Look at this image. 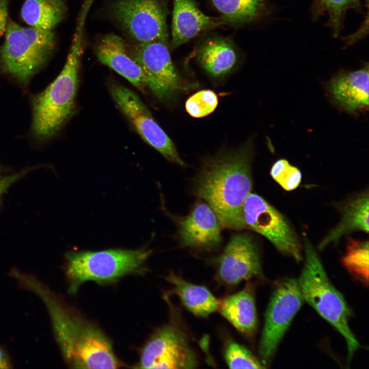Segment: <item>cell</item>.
<instances>
[{
    "mask_svg": "<svg viewBox=\"0 0 369 369\" xmlns=\"http://www.w3.org/2000/svg\"><path fill=\"white\" fill-rule=\"evenodd\" d=\"M13 367L10 356L5 348L0 346V368Z\"/></svg>",
    "mask_w": 369,
    "mask_h": 369,
    "instance_id": "cell-31",
    "label": "cell"
},
{
    "mask_svg": "<svg viewBox=\"0 0 369 369\" xmlns=\"http://www.w3.org/2000/svg\"><path fill=\"white\" fill-rule=\"evenodd\" d=\"M109 13L130 42L167 41L166 12L160 0H116Z\"/></svg>",
    "mask_w": 369,
    "mask_h": 369,
    "instance_id": "cell-10",
    "label": "cell"
},
{
    "mask_svg": "<svg viewBox=\"0 0 369 369\" xmlns=\"http://www.w3.org/2000/svg\"><path fill=\"white\" fill-rule=\"evenodd\" d=\"M20 288L43 301L54 337L66 364L73 368H116L120 363L110 339L62 297L35 276L15 270L12 274Z\"/></svg>",
    "mask_w": 369,
    "mask_h": 369,
    "instance_id": "cell-1",
    "label": "cell"
},
{
    "mask_svg": "<svg viewBox=\"0 0 369 369\" xmlns=\"http://www.w3.org/2000/svg\"><path fill=\"white\" fill-rule=\"evenodd\" d=\"M31 170L27 169L10 175L0 176V202L1 197L5 191L13 183L24 177Z\"/></svg>",
    "mask_w": 369,
    "mask_h": 369,
    "instance_id": "cell-29",
    "label": "cell"
},
{
    "mask_svg": "<svg viewBox=\"0 0 369 369\" xmlns=\"http://www.w3.org/2000/svg\"><path fill=\"white\" fill-rule=\"evenodd\" d=\"M270 174L274 180L286 191L296 189L301 181L300 171L284 159H278L273 164Z\"/></svg>",
    "mask_w": 369,
    "mask_h": 369,
    "instance_id": "cell-28",
    "label": "cell"
},
{
    "mask_svg": "<svg viewBox=\"0 0 369 369\" xmlns=\"http://www.w3.org/2000/svg\"><path fill=\"white\" fill-rule=\"evenodd\" d=\"M165 278L172 288L164 294L177 296L194 315L205 318L218 310L219 300L206 286L188 282L172 272Z\"/></svg>",
    "mask_w": 369,
    "mask_h": 369,
    "instance_id": "cell-19",
    "label": "cell"
},
{
    "mask_svg": "<svg viewBox=\"0 0 369 369\" xmlns=\"http://www.w3.org/2000/svg\"><path fill=\"white\" fill-rule=\"evenodd\" d=\"M242 213L245 229L263 236L279 252L297 262L302 260V247L295 231L263 198L251 193L244 201Z\"/></svg>",
    "mask_w": 369,
    "mask_h": 369,
    "instance_id": "cell-9",
    "label": "cell"
},
{
    "mask_svg": "<svg viewBox=\"0 0 369 369\" xmlns=\"http://www.w3.org/2000/svg\"><path fill=\"white\" fill-rule=\"evenodd\" d=\"M368 66L353 71L340 72L329 82L327 90L333 101L351 113L368 106Z\"/></svg>",
    "mask_w": 369,
    "mask_h": 369,
    "instance_id": "cell-16",
    "label": "cell"
},
{
    "mask_svg": "<svg viewBox=\"0 0 369 369\" xmlns=\"http://www.w3.org/2000/svg\"><path fill=\"white\" fill-rule=\"evenodd\" d=\"M152 251L110 249L99 251H72L66 255L65 273L68 292L76 294L85 282L114 283L130 275H144L145 263Z\"/></svg>",
    "mask_w": 369,
    "mask_h": 369,
    "instance_id": "cell-5",
    "label": "cell"
},
{
    "mask_svg": "<svg viewBox=\"0 0 369 369\" xmlns=\"http://www.w3.org/2000/svg\"><path fill=\"white\" fill-rule=\"evenodd\" d=\"M351 9L361 12V0H314L311 13L314 20L327 14V25L333 36L337 37L342 30L345 14Z\"/></svg>",
    "mask_w": 369,
    "mask_h": 369,
    "instance_id": "cell-23",
    "label": "cell"
},
{
    "mask_svg": "<svg viewBox=\"0 0 369 369\" xmlns=\"http://www.w3.org/2000/svg\"><path fill=\"white\" fill-rule=\"evenodd\" d=\"M66 12L63 0H25L21 16L30 27L52 30L62 21Z\"/></svg>",
    "mask_w": 369,
    "mask_h": 369,
    "instance_id": "cell-22",
    "label": "cell"
},
{
    "mask_svg": "<svg viewBox=\"0 0 369 369\" xmlns=\"http://www.w3.org/2000/svg\"><path fill=\"white\" fill-rule=\"evenodd\" d=\"M217 279L233 286L254 278H262L258 249L253 238L246 233L233 235L222 253L212 259Z\"/></svg>",
    "mask_w": 369,
    "mask_h": 369,
    "instance_id": "cell-13",
    "label": "cell"
},
{
    "mask_svg": "<svg viewBox=\"0 0 369 369\" xmlns=\"http://www.w3.org/2000/svg\"><path fill=\"white\" fill-rule=\"evenodd\" d=\"M218 310L239 332L253 336L257 324L253 284L247 283L239 292L219 300Z\"/></svg>",
    "mask_w": 369,
    "mask_h": 369,
    "instance_id": "cell-18",
    "label": "cell"
},
{
    "mask_svg": "<svg viewBox=\"0 0 369 369\" xmlns=\"http://www.w3.org/2000/svg\"><path fill=\"white\" fill-rule=\"evenodd\" d=\"M109 90L116 104L142 139L168 161L184 166L185 163L180 157L173 142L155 121L138 95L115 83L111 84Z\"/></svg>",
    "mask_w": 369,
    "mask_h": 369,
    "instance_id": "cell-12",
    "label": "cell"
},
{
    "mask_svg": "<svg viewBox=\"0 0 369 369\" xmlns=\"http://www.w3.org/2000/svg\"><path fill=\"white\" fill-rule=\"evenodd\" d=\"M252 150L244 147L206 161L194 183L196 195L206 201L222 227L245 229L242 208L252 188Z\"/></svg>",
    "mask_w": 369,
    "mask_h": 369,
    "instance_id": "cell-2",
    "label": "cell"
},
{
    "mask_svg": "<svg viewBox=\"0 0 369 369\" xmlns=\"http://www.w3.org/2000/svg\"><path fill=\"white\" fill-rule=\"evenodd\" d=\"M98 60L120 75L145 93L147 87L144 72L129 53L127 43L119 36L110 33L104 36L95 48Z\"/></svg>",
    "mask_w": 369,
    "mask_h": 369,
    "instance_id": "cell-15",
    "label": "cell"
},
{
    "mask_svg": "<svg viewBox=\"0 0 369 369\" xmlns=\"http://www.w3.org/2000/svg\"><path fill=\"white\" fill-rule=\"evenodd\" d=\"M224 357L230 368H265L246 347L232 340L225 343Z\"/></svg>",
    "mask_w": 369,
    "mask_h": 369,
    "instance_id": "cell-26",
    "label": "cell"
},
{
    "mask_svg": "<svg viewBox=\"0 0 369 369\" xmlns=\"http://www.w3.org/2000/svg\"><path fill=\"white\" fill-rule=\"evenodd\" d=\"M228 24L242 25L256 18L262 12L264 0H211Z\"/></svg>",
    "mask_w": 369,
    "mask_h": 369,
    "instance_id": "cell-24",
    "label": "cell"
},
{
    "mask_svg": "<svg viewBox=\"0 0 369 369\" xmlns=\"http://www.w3.org/2000/svg\"><path fill=\"white\" fill-rule=\"evenodd\" d=\"M303 243L305 261L297 280L304 301L343 337L348 364L360 346L349 326L352 312L342 294L331 283L316 251L306 236L303 237Z\"/></svg>",
    "mask_w": 369,
    "mask_h": 369,
    "instance_id": "cell-4",
    "label": "cell"
},
{
    "mask_svg": "<svg viewBox=\"0 0 369 369\" xmlns=\"http://www.w3.org/2000/svg\"><path fill=\"white\" fill-rule=\"evenodd\" d=\"M368 194L364 192L350 199L344 204L339 222L318 244L322 250L336 242L342 236L354 231L368 232Z\"/></svg>",
    "mask_w": 369,
    "mask_h": 369,
    "instance_id": "cell-20",
    "label": "cell"
},
{
    "mask_svg": "<svg viewBox=\"0 0 369 369\" xmlns=\"http://www.w3.org/2000/svg\"><path fill=\"white\" fill-rule=\"evenodd\" d=\"M127 47L144 72L147 87L157 98L167 101L182 89L181 79L172 61L166 42H129Z\"/></svg>",
    "mask_w": 369,
    "mask_h": 369,
    "instance_id": "cell-11",
    "label": "cell"
},
{
    "mask_svg": "<svg viewBox=\"0 0 369 369\" xmlns=\"http://www.w3.org/2000/svg\"><path fill=\"white\" fill-rule=\"evenodd\" d=\"M345 268L363 283L368 281V241L351 239L342 258Z\"/></svg>",
    "mask_w": 369,
    "mask_h": 369,
    "instance_id": "cell-25",
    "label": "cell"
},
{
    "mask_svg": "<svg viewBox=\"0 0 369 369\" xmlns=\"http://www.w3.org/2000/svg\"><path fill=\"white\" fill-rule=\"evenodd\" d=\"M9 0H0V36L5 32L8 22Z\"/></svg>",
    "mask_w": 369,
    "mask_h": 369,
    "instance_id": "cell-30",
    "label": "cell"
},
{
    "mask_svg": "<svg viewBox=\"0 0 369 369\" xmlns=\"http://www.w3.org/2000/svg\"><path fill=\"white\" fill-rule=\"evenodd\" d=\"M181 245L200 250H211L222 241V227L217 215L206 202L196 203L186 216L178 221Z\"/></svg>",
    "mask_w": 369,
    "mask_h": 369,
    "instance_id": "cell-14",
    "label": "cell"
},
{
    "mask_svg": "<svg viewBox=\"0 0 369 369\" xmlns=\"http://www.w3.org/2000/svg\"><path fill=\"white\" fill-rule=\"evenodd\" d=\"M303 301L297 279L285 278L275 286L265 312L258 346L260 362L264 366L271 361Z\"/></svg>",
    "mask_w": 369,
    "mask_h": 369,
    "instance_id": "cell-8",
    "label": "cell"
},
{
    "mask_svg": "<svg viewBox=\"0 0 369 369\" xmlns=\"http://www.w3.org/2000/svg\"><path fill=\"white\" fill-rule=\"evenodd\" d=\"M196 57L203 69L213 77L229 73L237 61L232 43L221 37L210 38L203 42L197 49Z\"/></svg>",
    "mask_w": 369,
    "mask_h": 369,
    "instance_id": "cell-21",
    "label": "cell"
},
{
    "mask_svg": "<svg viewBox=\"0 0 369 369\" xmlns=\"http://www.w3.org/2000/svg\"><path fill=\"white\" fill-rule=\"evenodd\" d=\"M171 46L175 48L200 33L228 24L222 16L206 15L193 0H173Z\"/></svg>",
    "mask_w": 369,
    "mask_h": 369,
    "instance_id": "cell-17",
    "label": "cell"
},
{
    "mask_svg": "<svg viewBox=\"0 0 369 369\" xmlns=\"http://www.w3.org/2000/svg\"><path fill=\"white\" fill-rule=\"evenodd\" d=\"M366 2H367V5H368V0H366Z\"/></svg>",
    "mask_w": 369,
    "mask_h": 369,
    "instance_id": "cell-32",
    "label": "cell"
},
{
    "mask_svg": "<svg viewBox=\"0 0 369 369\" xmlns=\"http://www.w3.org/2000/svg\"><path fill=\"white\" fill-rule=\"evenodd\" d=\"M5 40L0 49L2 70L24 85L41 69L55 45L52 30L24 27L8 20Z\"/></svg>",
    "mask_w": 369,
    "mask_h": 369,
    "instance_id": "cell-6",
    "label": "cell"
},
{
    "mask_svg": "<svg viewBox=\"0 0 369 369\" xmlns=\"http://www.w3.org/2000/svg\"><path fill=\"white\" fill-rule=\"evenodd\" d=\"M218 105L216 94L210 90L199 91L187 100L186 109L192 117L200 118L212 113Z\"/></svg>",
    "mask_w": 369,
    "mask_h": 369,
    "instance_id": "cell-27",
    "label": "cell"
},
{
    "mask_svg": "<svg viewBox=\"0 0 369 369\" xmlns=\"http://www.w3.org/2000/svg\"><path fill=\"white\" fill-rule=\"evenodd\" d=\"M170 309L169 320L157 329L142 348L137 364L141 368H192L198 365L180 314L163 294Z\"/></svg>",
    "mask_w": 369,
    "mask_h": 369,
    "instance_id": "cell-7",
    "label": "cell"
},
{
    "mask_svg": "<svg viewBox=\"0 0 369 369\" xmlns=\"http://www.w3.org/2000/svg\"><path fill=\"white\" fill-rule=\"evenodd\" d=\"M84 26V21H78L61 72L45 90L32 98V131L39 139H47L54 135L75 111Z\"/></svg>",
    "mask_w": 369,
    "mask_h": 369,
    "instance_id": "cell-3",
    "label": "cell"
}]
</instances>
